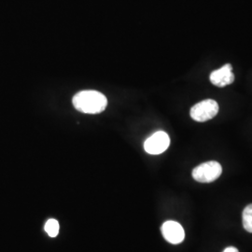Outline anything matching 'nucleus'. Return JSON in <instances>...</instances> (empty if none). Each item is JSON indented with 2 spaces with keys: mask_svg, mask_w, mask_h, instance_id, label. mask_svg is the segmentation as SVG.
I'll return each mask as SVG.
<instances>
[{
  "mask_svg": "<svg viewBox=\"0 0 252 252\" xmlns=\"http://www.w3.org/2000/svg\"><path fill=\"white\" fill-rule=\"evenodd\" d=\"M75 108L83 113L96 114L105 110L107 97L97 91H82L75 94L72 100Z\"/></svg>",
  "mask_w": 252,
  "mask_h": 252,
  "instance_id": "f257e3e1",
  "label": "nucleus"
},
{
  "mask_svg": "<svg viewBox=\"0 0 252 252\" xmlns=\"http://www.w3.org/2000/svg\"><path fill=\"white\" fill-rule=\"evenodd\" d=\"M45 232L51 237H55L59 234V223L56 220L51 219L45 224Z\"/></svg>",
  "mask_w": 252,
  "mask_h": 252,
  "instance_id": "6e6552de",
  "label": "nucleus"
},
{
  "mask_svg": "<svg viewBox=\"0 0 252 252\" xmlns=\"http://www.w3.org/2000/svg\"><path fill=\"white\" fill-rule=\"evenodd\" d=\"M162 234L164 239L173 244H180L185 238V232L183 227L179 222L174 220L165 221L162 226Z\"/></svg>",
  "mask_w": 252,
  "mask_h": 252,
  "instance_id": "39448f33",
  "label": "nucleus"
},
{
  "mask_svg": "<svg viewBox=\"0 0 252 252\" xmlns=\"http://www.w3.org/2000/svg\"><path fill=\"white\" fill-rule=\"evenodd\" d=\"M219 108V104L215 100H204L190 108V117L196 122L204 123L216 117Z\"/></svg>",
  "mask_w": 252,
  "mask_h": 252,
  "instance_id": "7ed1b4c3",
  "label": "nucleus"
},
{
  "mask_svg": "<svg viewBox=\"0 0 252 252\" xmlns=\"http://www.w3.org/2000/svg\"><path fill=\"white\" fill-rule=\"evenodd\" d=\"M210 81L212 84L218 87H225L227 85L232 84L234 81V74L233 73V67L230 63H226L225 65L220 68L214 70L210 74Z\"/></svg>",
  "mask_w": 252,
  "mask_h": 252,
  "instance_id": "423d86ee",
  "label": "nucleus"
},
{
  "mask_svg": "<svg viewBox=\"0 0 252 252\" xmlns=\"http://www.w3.org/2000/svg\"><path fill=\"white\" fill-rule=\"evenodd\" d=\"M222 173V167L216 161L203 162L192 170V178L201 183H210L220 178Z\"/></svg>",
  "mask_w": 252,
  "mask_h": 252,
  "instance_id": "f03ea898",
  "label": "nucleus"
},
{
  "mask_svg": "<svg viewBox=\"0 0 252 252\" xmlns=\"http://www.w3.org/2000/svg\"><path fill=\"white\" fill-rule=\"evenodd\" d=\"M170 145V137L165 132L158 131L151 135L144 143L146 153L158 155L164 153Z\"/></svg>",
  "mask_w": 252,
  "mask_h": 252,
  "instance_id": "20e7f679",
  "label": "nucleus"
},
{
  "mask_svg": "<svg viewBox=\"0 0 252 252\" xmlns=\"http://www.w3.org/2000/svg\"><path fill=\"white\" fill-rule=\"evenodd\" d=\"M222 252H239L235 247H228Z\"/></svg>",
  "mask_w": 252,
  "mask_h": 252,
  "instance_id": "1a4fd4ad",
  "label": "nucleus"
},
{
  "mask_svg": "<svg viewBox=\"0 0 252 252\" xmlns=\"http://www.w3.org/2000/svg\"><path fill=\"white\" fill-rule=\"evenodd\" d=\"M242 221L244 229L249 233H252V204L244 208Z\"/></svg>",
  "mask_w": 252,
  "mask_h": 252,
  "instance_id": "0eeeda50",
  "label": "nucleus"
}]
</instances>
